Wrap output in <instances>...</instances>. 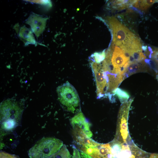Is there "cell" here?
I'll use <instances>...</instances> for the list:
<instances>
[{"label":"cell","mask_w":158,"mask_h":158,"mask_svg":"<svg viewBox=\"0 0 158 158\" xmlns=\"http://www.w3.org/2000/svg\"><path fill=\"white\" fill-rule=\"evenodd\" d=\"M107 19L113 31V43L121 48L131 61H134L135 56L142 52L140 39L115 17H110Z\"/></svg>","instance_id":"1"},{"label":"cell","mask_w":158,"mask_h":158,"mask_svg":"<svg viewBox=\"0 0 158 158\" xmlns=\"http://www.w3.org/2000/svg\"><path fill=\"white\" fill-rule=\"evenodd\" d=\"M58 99L62 108L74 113L80 110V101L75 88L68 82L59 86L57 89Z\"/></svg>","instance_id":"2"},{"label":"cell","mask_w":158,"mask_h":158,"mask_svg":"<svg viewBox=\"0 0 158 158\" xmlns=\"http://www.w3.org/2000/svg\"><path fill=\"white\" fill-rule=\"evenodd\" d=\"M63 142L56 138L47 137L38 141L29 150L30 158H47L58 152Z\"/></svg>","instance_id":"3"},{"label":"cell","mask_w":158,"mask_h":158,"mask_svg":"<svg viewBox=\"0 0 158 158\" xmlns=\"http://www.w3.org/2000/svg\"><path fill=\"white\" fill-rule=\"evenodd\" d=\"M0 109L1 128L6 131L13 130L20 121L22 109L16 103L9 101L2 103Z\"/></svg>","instance_id":"4"},{"label":"cell","mask_w":158,"mask_h":158,"mask_svg":"<svg viewBox=\"0 0 158 158\" xmlns=\"http://www.w3.org/2000/svg\"><path fill=\"white\" fill-rule=\"evenodd\" d=\"M133 101V99H130L122 104L119 110L114 139L122 143L126 142L127 139H131L129 133L128 121L129 112Z\"/></svg>","instance_id":"5"},{"label":"cell","mask_w":158,"mask_h":158,"mask_svg":"<svg viewBox=\"0 0 158 158\" xmlns=\"http://www.w3.org/2000/svg\"><path fill=\"white\" fill-rule=\"evenodd\" d=\"M80 151L94 158H113L109 143L102 144L91 139Z\"/></svg>","instance_id":"6"},{"label":"cell","mask_w":158,"mask_h":158,"mask_svg":"<svg viewBox=\"0 0 158 158\" xmlns=\"http://www.w3.org/2000/svg\"><path fill=\"white\" fill-rule=\"evenodd\" d=\"M73 132L83 133L90 138L92 133L90 130V125L81 111L70 119Z\"/></svg>","instance_id":"7"},{"label":"cell","mask_w":158,"mask_h":158,"mask_svg":"<svg viewBox=\"0 0 158 158\" xmlns=\"http://www.w3.org/2000/svg\"><path fill=\"white\" fill-rule=\"evenodd\" d=\"M145 61L130 63L128 66L126 71V78L135 73L145 71L146 67Z\"/></svg>","instance_id":"8"},{"label":"cell","mask_w":158,"mask_h":158,"mask_svg":"<svg viewBox=\"0 0 158 158\" xmlns=\"http://www.w3.org/2000/svg\"><path fill=\"white\" fill-rule=\"evenodd\" d=\"M157 0H134L133 5L135 7L143 11H146L154 3L157 2Z\"/></svg>","instance_id":"9"},{"label":"cell","mask_w":158,"mask_h":158,"mask_svg":"<svg viewBox=\"0 0 158 158\" xmlns=\"http://www.w3.org/2000/svg\"><path fill=\"white\" fill-rule=\"evenodd\" d=\"M47 158H71V155L65 145L57 152Z\"/></svg>","instance_id":"10"},{"label":"cell","mask_w":158,"mask_h":158,"mask_svg":"<svg viewBox=\"0 0 158 158\" xmlns=\"http://www.w3.org/2000/svg\"><path fill=\"white\" fill-rule=\"evenodd\" d=\"M113 94L114 95H117L122 104L127 102L130 97L128 93L119 88H117L116 89L114 92Z\"/></svg>","instance_id":"11"},{"label":"cell","mask_w":158,"mask_h":158,"mask_svg":"<svg viewBox=\"0 0 158 158\" xmlns=\"http://www.w3.org/2000/svg\"><path fill=\"white\" fill-rule=\"evenodd\" d=\"M134 0L115 1L113 3V6L116 9L122 10L128 8L130 5L133 4Z\"/></svg>","instance_id":"12"},{"label":"cell","mask_w":158,"mask_h":158,"mask_svg":"<svg viewBox=\"0 0 158 158\" xmlns=\"http://www.w3.org/2000/svg\"><path fill=\"white\" fill-rule=\"evenodd\" d=\"M106 54L104 51L100 53H96L92 56L93 62L96 63H100L103 61L105 58Z\"/></svg>","instance_id":"13"},{"label":"cell","mask_w":158,"mask_h":158,"mask_svg":"<svg viewBox=\"0 0 158 158\" xmlns=\"http://www.w3.org/2000/svg\"><path fill=\"white\" fill-rule=\"evenodd\" d=\"M0 158H20L16 155L10 154L2 151L0 152Z\"/></svg>","instance_id":"14"},{"label":"cell","mask_w":158,"mask_h":158,"mask_svg":"<svg viewBox=\"0 0 158 158\" xmlns=\"http://www.w3.org/2000/svg\"><path fill=\"white\" fill-rule=\"evenodd\" d=\"M73 152L71 158H81L80 152L74 146H73Z\"/></svg>","instance_id":"15"},{"label":"cell","mask_w":158,"mask_h":158,"mask_svg":"<svg viewBox=\"0 0 158 158\" xmlns=\"http://www.w3.org/2000/svg\"><path fill=\"white\" fill-rule=\"evenodd\" d=\"M80 152L81 158H94L81 151Z\"/></svg>","instance_id":"16"}]
</instances>
